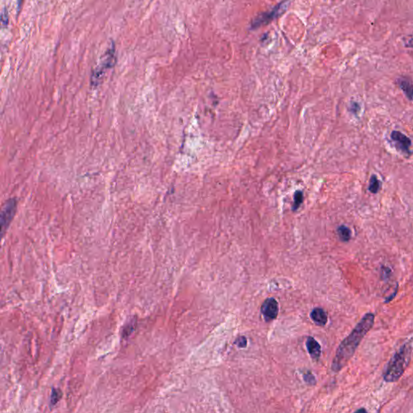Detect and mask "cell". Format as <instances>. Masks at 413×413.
<instances>
[{"label": "cell", "mask_w": 413, "mask_h": 413, "mask_svg": "<svg viewBox=\"0 0 413 413\" xmlns=\"http://www.w3.org/2000/svg\"><path fill=\"white\" fill-rule=\"evenodd\" d=\"M397 83L400 86V88L402 89L404 94L406 95L408 99L410 100H413V84L410 80L407 79H398Z\"/></svg>", "instance_id": "cell-10"}, {"label": "cell", "mask_w": 413, "mask_h": 413, "mask_svg": "<svg viewBox=\"0 0 413 413\" xmlns=\"http://www.w3.org/2000/svg\"><path fill=\"white\" fill-rule=\"evenodd\" d=\"M235 343L237 344L239 347H246V345H247V341H246V337H244V336H240L239 338L235 341Z\"/></svg>", "instance_id": "cell-17"}, {"label": "cell", "mask_w": 413, "mask_h": 413, "mask_svg": "<svg viewBox=\"0 0 413 413\" xmlns=\"http://www.w3.org/2000/svg\"><path fill=\"white\" fill-rule=\"evenodd\" d=\"M380 183L379 179H377V177L374 176L373 175L371 178H370V185H369V191H370L371 193H377L380 190Z\"/></svg>", "instance_id": "cell-13"}, {"label": "cell", "mask_w": 413, "mask_h": 413, "mask_svg": "<svg viewBox=\"0 0 413 413\" xmlns=\"http://www.w3.org/2000/svg\"><path fill=\"white\" fill-rule=\"evenodd\" d=\"M137 326V318L130 319L129 322H127L123 328L122 336L124 338H128L134 332Z\"/></svg>", "instance_id": "cell-11"}, {"label": "cell", "mask_w": 413, "mask_h": 413, "mask_svg": "<svg viewBox=\"0 0 413 413\" xmlns=\"http://www.w3.org/2000/svg\"><path fill=\"white\" fill-rule=\"evenodd\" d=\"M337 233H338L339 237L342 242H349L351 237V232H350V228H347L346 226L341 225L337 228Z\"/></svg>", "instance_id": "cell-12"}, {"label": "cell", "mask_w": 413, "mask_h": 413, "mask_svg": "<svg viewBox=\"0 0 413 413\" xmlns=\"http://www.w3.org/2000/svg\"><path fill=\"white\" fill-rule=\"evenodd\" d=\"M361 411H362V412H366V409H359V410H358V411H357V412H361Z\"/></svg>", "instance_id": "cell-19"}, {"label": "cell", "mask_w": 413, "mask_h": 413, "mask_svg": "<svg viewBox=\"0 0 413 413\" xmlns=\"http://www.w3.org/2000/svg\"><path fill=\"white\" fill-rule=\"evenodd\" d=\"M2 25L3 27L7 26L8 25V14H7V9L3 10L2 13Z\"/></svg>", "instance_id": "cell-16"}, {"label": "cell", "mask_w": 413, "mask_h": 413, "mask_svg": "<svg viewBox=\"0 0 413 413\" xmlns=\"http://www.w3.org/2000/svg\"><path fill=\"white\" fill-rule=\"evenodd\" d=\"M404 46L406 48L413 49V35L409 36V38L407 39L405 42H404Z\"/></svg>", "instance_id": "cell-18"}, {"label": "cell", "mask_w": 413, "mask_h": 413, "mask_svg": "<svg viewBox=\"0 0 413 413\" xmlns=\"http://www.w3.org/2000/svg\"><path fill=\"white\" fill-rule=\"evenodd\" d=\"M391 139L393 141L400 146V149L405 153H409V147L411 146V140L408 137L403 134L402 133L398 131H394L391 133Z\"/></svg>", "instance_id": "cell-6"}, {"label": "cell", "mask_w": 413, "mask_h": 413, "mask_svg": "<svg viewBox=\"0 0 413 413\" xmlns=\"http://www.w3.org/2000/svg\"><path fill=\"white\" fill-rule=\"evenodd\" d=\"M261 312L265 321L267 322L273 321L274 319H275L278 316V302L274 298L267 299V301L262 303Z\"/></svg>", "instance_id": "cell-5"}, {"label": "cell", "mask_w": 413, "mask_h": 413, "mask_svg": "<svg viewBox=\"0 0 413 413\" xmlns=\"http://www.w3.org/2000/svg\"><path fill=\"white\" fill-rule=\"evenodd\" d=\"M61 396H62V393H61L60 389L53 388L51 396H50V404H51V405H55V404H57L59 400H61Z\"/></svg>", "instance_id": "cell-14"}, {"label": "cell", "mask_w": 413, "mask_h": 413, "mask_svg": "<svg viewBox=\"0 0 413 413\" xmlns=\"http://www.w3.org/2000/svg\"><path fill=\"white\" fill-rule=\"evenodd\" d=\"M115 61H116V58H115V45L112 43L111 47L109 48V50H108V52L105 55V59H104V61L102 62L101 65L96 70H94L92 77H91V83L93 85H98L104 72L108 69H110V68L115 66Z\"/></svg>", "instance_id": "cell-3"}, {"label": "cell", "mask_w": 413, "mask_h": 413, "mask_svg": "<svg viewBox=\"0 0 413 413\" xmlns=\"http://www.w3.org/2000/svg\"><path fill=\"white\" fill-rule=\"evenodd\" d=\"M306 346H307V350H308V353L311 355V357L315 360H317L321 355V348L320 344L313 337L309 336L307 338Z\"/></svg>", "instance_id": "cell-8"}, {"label": "cell", "mask_w": 413, "mask_h": 413, "mask_svg": "<svg viewBox=\"0 0 413 413\" xmlns=\"http://www.w3.org/2000/svg\"><path fill=\"white\" fill-rule=\"evenodd\" d=\"M281 7H282V4H280L279 6H278V7H276L275 8H274V9L272 10V11H270V12L262 14L259 17H257L256 20L253 21L252 27H253V28H256L260 27V26L262 25L267 24L269 21H271L272 19L275 17L276 15L279 12V10Z\"/></svg>", "instance_id": "cell-7"}, {"label": "cell", "mask_w": 413, "mask_h": 413, "mask_svg": "<svg viewBox=\"0 0 413 413\" xmlns=\"http://www.w3.org/2000/svg\"><path fill=\"white\" fill-rule=\"evenodd\" d=\"M411 345L405 343L393 355L384 373V380L386 383H395L402 377L411 360Z\"/></svg>", "instance_id": "cell-2"}, {"label": "cell", "mask_w": 413, "mask_h": 413, "mask_svg": "<svg viewBox=\"0 0 413 413\" xmlns=\"http://www.w3.org/2000/svg\"><path fill=\"white\" fill-rule=\"evenodd\" d=\"M375 315L366 313L355 326L350 334L341 341L336 350L332 364V370L335 372L341 370L348 363L351 358L355 355V351L361 343L364 336L372 329L375 324Z\"/></svg>", "instance_id": "cell-1"}, {"label": "cell", "mask_w": 413, "mask_h": 413, "mask_svg": "<svg viewBox=\"0 0 413 413\" xmlns=\"http://www.w3.org/2000/svg\"><path fill=\"white\" fill-rule=\"evenodd\" d=\"M311 318L312 321L316 324V325L324 326L326 325L328 322L327 313L325 312V310L320 307H316L315 309L312 310L311 312Z\"/></svg>", "instance_id": "cell-9"}, {"label": "cell", "mask_w": 413, "mask_h": 413, "mask_svg": "<svg viewBox=\"0 0 413 413\" xmlns=\"http://www.w3.org/2000/svg\"><path fill=\"white\" fill-rule=\"evenodd\" d=\"M16 209V199H10L9 201L5 203L4 207L2 208V213H1V226H2V235L4 234V232L7 230V227L9 226L11 220L13 219Z\"/></svg>", "instance_id": "cell-4"}, {"label": "cell", "mask_w": 413, "mask_h": 413, "mask_svg": "<svg viewBox=\"0 0 413 413\" xmlns=\"http://www.w3.org/2000/svg\"><path fill=\"white\" fill-rule=\"evenodd\" d=\"M303 199V192H301V191H297V192L295 193V195H294V211H296L297 208H300V206H301V203H302Z\"/></svg>", "instance_id": "cell-15"}]
</instances>
